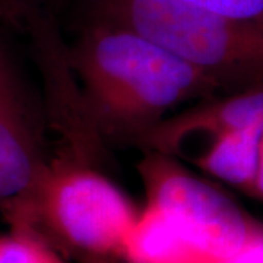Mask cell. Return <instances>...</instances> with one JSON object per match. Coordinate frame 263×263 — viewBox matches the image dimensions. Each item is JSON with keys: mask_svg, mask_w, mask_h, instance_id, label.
Segmentation results:
<instances>
[{"mask_svg": "<svg viewBox=\"0 0 263 263\" xmlns=\"http://www.w3.org/2000/svg\"><path fill=\"white\" fill-rule=\"evenodd\" d=\"M73 65L95 126L136 139L186 100L218 88L149 40L103 19L76 44Z\"/></svg>", "mask_w": 263, "mask_h": 263, "instance_id": "1", "label": "cell"}, {"mask_svg": "<svg viewBox=\"0 0 263 263\" xmlns=\"http://www.w3.org/2000/svg\"><path fill=\"white\" fill-rule=\"evenodd\" d=\"M138 211L95 170L51 162L37 189L6 214L15 230L28 231L53 249L89 260L117 259Z\"/></svg>", "mask_w": 263, "mask_h": 263, "instance_id": "2", "label": "cell"}, {"mask_svg": "<svg viewBox=\"0 0 263 263\" xmlns=\"http://www.w3.org/2000/svg\"><path fill=\"white\" fill-rule=\"evenodd\" d=\"M100 19L129 28L224 84H263V21L222 16L180 0H97Z\"/></svg>", "mask_w": 263, "mask_h": 263, "instance_id": "3", "label": "cell"}, {"mask_svg": "<svg viewBox=\"0 0 263 263\" xmlns=\"http://www.w3.org/2000/svg\"><path fill=\"white\" fill-rule=\"evenodd\" d=\"M146 205L160 208L208 260L241 250L262 228L234 200L181 168L177 160L149 151L139 164Z\"/></svg>", "mask_w": 263, "mask_h": 263, "instance_id": "4", "label": "cell"}, {"mask_svg": "<svg viewBox=\"0 0 263 263\" xmlns=\"http://www.w3.org/2000/svg\"><path fill=\"white\" fill-rule=\"evenodd\" d=\"M263 123V84L170 114L138 139L148 151L190 161L211 141Z\"/></svg>", "mask_w": 263, "mask_h": 263, "instance_id": "5", "label": "cell"}, {"mask_svg": "<svg viewBox=\"0 0 263 263\" xmlns=\"http://www.w3.org/2000/svg\"><path fill=\"white\" fill-rule=\"evenodd\" d=\"M50 164L37 122L0 62V211L8 214L28 199Z\"/></svg>", "mask_w": 263, "mask_h": 263, "instance_id": "6", "label": "cell"}, {"mask_svg": "<svg viewBox=\"0 0 263 263\" xmlns=\"http://www.w3.org/2000/svg\"><path fill=\"white\" fill-rule=\"evenodd\" d=\"M197 253L180 227L160 208L146 205L123 247L124 263H200Z\"/></svg>", "mask_w": 263, "mask_h": 263, "instance_id": "7", "label": "cell"}, {"mask_svg": "<svg viewBox=\"0 0 263 263\" xmlns=\"http://www.w3.org/2000/svg\"><path fill=\"white\" fill-rule=\"evenodd\" d=\"M263 123L218 136L190 160L214 179L250 193L259 170Z\"/></svg>", "mask_w": 263, "mask_h": 263, "instance_id": "8", "label": "cell"}, {"mask_svg": "<svg viewBox=\"0 0 263 263\" xmlns=\"http://www.w3.org/2000/svg\"><path fill=\"white\" fill-rule=\"evenodd\" d=\"M0 263H66L56 249L22 230L0 235Z\"/></svg>", "mask_w": 263, "mask_h": 263, "instance_id": "9", "label": "cell"}, {"mask_svg": "<svg viewBox=\"0 0 263 263\" xmlns=\"http://www.w3.org/2000/svg\"><path fill=\"white\" fill-rule=\"evenodd\" d=\"M222 16L263 21V0H180Z\"/></svg>", "mask_w": 263, "mask_h": 263, "instance_id": "10", "label": "cell"}, {"mask_svg": "<svg viewBox=\"0 0 263 263\" xmlns=\"http://www.w3.org/2000/svg\"><path fill=\"white\" fill-rule=\"evenodd\" d=\"M252 196L262 199L263 200V142H262V151H260V161H259V170H257V176L254 180V184L250 193Z\"/></svg>", "mask_w": 263, "mask_h": 263, "instance_id": "11", "label": "cell"}]
</instances>
